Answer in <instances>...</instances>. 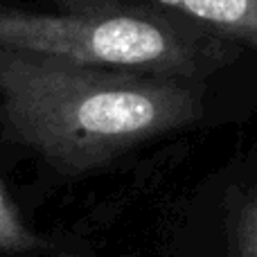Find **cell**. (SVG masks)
<instances>
[{
    "mask_svg": "<svg viewBox=\"0 0 257 257\" xmlns=\"http://www.w3.org/2000/svg\"><path fill=\"white\" fill-rule=\"evenodd\" d=\"M45 248V241L25 223L21 210L14 205L7 192L0 187V253L3 255H34Z\"/></svg>",
    "mask_w": 257,
    "mask_h": 257,
    "instance_id": "cell-4",
    "label": "cell"
},
{
    "mask_svg": "<svg viewBox=\"0 0 257 257\" xmlns=\"http://www.w3.org/2000/svg\"><path fill=\"white\" fill-rule=\"evenodd\" d=\"M201 115V81L0 48L5 131L63 174L93 172Z\"/></svg>",
    "mask_w": 257,
    "mask_h": 257,
    "instance_id": "cell-1",
    "label": "cell"
},
{
    "mask_svg": "<svg viewBox=\"0 0 257 257\" xmlns=\"http://www.w3.org/2000/svg\"><path fill=\"white\" fill-rule=\"evenodd\" d=\"M257 52V0H151Z\"/></svg>",
    "mask_w": 257,
    "mask_h": 257,
    "instance_id": "cell-3",
    "label": "cell"
},
{
    "mask_svg": "<svg viewBox=\"0 0 257 257\" xmlns=\"http://www.w3.org/2000/svg\"><path fill=\"white\" fill-rule=\"evenodd\" d=\"M232 253L235 257H257V190L232 219Z\"/></svg>",
    "mask_w": 257,
    "mask_h": 257,
    "instance_id": "cell-5",
    "label": "cell"
},
{
    "mask_svg": "<svg viewBox=\"0 0 257 257\" xmlns=\"http://www.w3.org/2000/svg\"><path fill=\"white\" fill-rule=\"evenodd\" d=\"M0 48L201 81L230 66L241 45L156 3L59 0V12L0 7Z\"/></svg>",
    "mask_w": 257,
    "mask_h": 257,
    "instance_id": "cell-2",
    "label": "cell"
}]
</instances>
